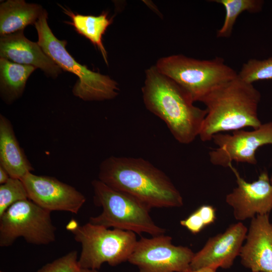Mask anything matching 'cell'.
<instances>
[{
	"label": "cell",
	"instance_id": "obj_8",
	"mask_svg": "<svg viewBox=\"0 0 272 272\" xmlns=\"http://www.w3.org/2000/svg\"><path fill=\"white\" fill-rule=\"evenodd\" d=\"M56 230L51 212L29 199L21 200L0 216V246H10L19 237L30 244L47 245L55 241Z\"/></svg>",
	"mask_w": 272,
	"mask_h": 272
},
{
	"label": "cell",
	"instance_id": "obj_16",
	"mask_svg": "<svg viewBox=\"0 0 272 272\" xmlns=\"http://www.w3.org/2000/svg\"><path fill=\"white\" fill-rule=\"evenodd\" d=\"M0 166L12 178L21 179L34 168L21 147L11 121L0 115Z\"/></svg>",
	"mask_w": 272,
	"mask_h": 272
},
{
	"label": "cell",
	"instance_id": "obj_7",
	"mask_svg": "<svg viewBox=\"0 0 272 272\" xmlns=\"http://www.w3.org/2000/svg\"><path fill=\"white\" fill-rule=\"evenodd\" d=\"M155 66L187 93L194 102H202L213 90L238 76L218 57L199 60L172 55L159 59Z\"/></svg>",
	"mask_w": 272,
	"mask_h": 272
},
{
	"label": "cell",
	"instance_id": "obj_14",
	"mask_svg": "<svg viewBox=\"0 0 272 272\" xmlns=\"http://www.w3.org/2000/svg\"><path fill=\"white\" fill-rule=\"evenodd\" d=\"M245 240L239 254L241 263L252 272H272V224L268 214L251 219Z\"/></svg>",
	"mask_w": 272,
	"mask_h": 272
},
{
	"label": "cell",
	"instance_id": "obj_28",
	"mask_svg": "<svg viewBox=\"0 0 272 272\" xmlns=\"http://www.w3.org/2000/svg\"><path fill=\"white\" fill-rule=\"evenodd\" d=\"M76 272H99L97 269L79 268Z\"/></svg>",
	"mask_w": 272,
	"mask_h": 272
},
{
	"label": "cell",
	"instance_id": "obj_25",
	"mask_svg": "<svg viewBox=\"0 0 272 272\" xmlns=\"http://www.w3.org/2000/svg\"><path fill=\"white\" fill-rule=\"evenodd\" d=\"M201 216L206 226L213 223L216 219V212L214 208L210 205H204L197 209Z\"/></svg>",
	"mask_w": 272,
	"mask_h": 272
},
{
	"label": "cell",
	"instance_id": "obj_17",
	"mask_svg": "<svg viewBox=\"0 0 272 272\" xmlns=\"http://www.w3.org/2000/svg\"><path fill=\"white\" fill-rule=\"evenodd\" d=\"M44 10L39 5L23 0H8L1 3V36L23 31L28 25H34Z\"/></svg>",
	"mask_w": 272,
	"mask_h": 272
},
{
	"label": "cell",
	"instance_id": "obj_27",
	"mask_svg": "<svg viewBox=\"0 0 272 272\" xmlns=\"http://www.w3.org/2000/svg\"><path fill=\"white\" fill-rule=\"evenodd\" d=\"M217 269L212 267H206L196 270H189L188 272H216Z\"/></svg>",
	"mask_w": 272,
	"mask_h": 272
},
{
	"label": "cell",
	"instance_id": "obj_6",
	"mask_svg": "<svg viewBox=\"0 0 272 272\" xmlns=\"http://www.w3.org/2000/svg\"><path fill=\"white\" fill-rule=\"evenodd\" d=\"M94 204L102 208L101 213L91 217L89 223L135 234L148 233L152 236L164 234L166 230L157 225L149 212L151 210L130 195L114 189L99 179L92 181Z\"/></svg>",
	"mask_w": 272,
	"mask_h": 272
},
{
	"label": "cell",
	"instance_id": "obj_1",
	"mask_svg": "<svg viewBox=\"0 0 272 272\" xmlns=\"http://www.w3.org/2000/svg\"><path fill=\"white\" fill-rule=\"evenodd\" d=\"M98 179L134 197L150 209L183 205L180 192L168 176L141 158L108 157L100 164Z\"/></svg>",
	"mask_w": 272,
	"mask_h": 272
},
{
	"label": "cell",
	"instance_id": "obj_2",
	"mask_svg": "<svg viewBox=\"0 0 272 272\" xmlns=\"http://www.w3.org/2000/svg\"><path fill=\"white\" fill-rule=\"evenodd\" d=\"M142 91L147 109L165 122L179 143L189 144L199 136L207 110L194 106L189 95L155 65L146 70Z\"/></svg>",
	"mask_w": 272,
	"mask_h": 272
},
{
	"label": "cell",
	"instance_id": "obj_22",
	"mask_svg": "<svg viewBox=\"0 0 272 272\" xmlns=\"http://www.w3.org/2000/svg\"><path fill=\"white\" fill-rule=\"evenodd\" d=\"M28 199V192L22 181L10 177L0 185V216L12 205Z\"/></svg>",
	"mask_w": 272,
	"mask_h": 272
},
{
	"label": "cell",
	"instance_id": "obj_10",
	"mask_svg": "<svg viewBox=\"0 0 272 272\" xmlns=\"http://www.w3.org/2000/svg\"><path fill=\"white\" fill-rule=\"evenodd\" d=\"M212 140L218 146L209 152V158L214 165L227 167L234 161L255 165L258 149L272 145V121L262 123L251 131L237 130L232 134L218 133Z\"/></svg>",
	"mask_w": 272,
	"mask_h": 272
},
{
	"label": "cell",
	"instance_id": "obj_18",
	"mask_svg": "<svg viewBox=\"0 0 272 272\" xmlns=\"http://www.w3.org/2000/svg\"><path fill=\"white\" fill-rule=\"evenodd\" d=\"M36 69L0 58L1 95L7 103H11L22 96L29 77Z\"/></svg>",
	"mask_w": 272,
	"mask_h": 272
},
{
	"label": "cell",
	"instance_id": "obj_20",
	"mask_svg": "<svg viewBox=\"0 0 272 272\" xmlns=\"http://www.w3.org/2000/svg\"><path fill=\"white\" fill-rule=\"evenodd\" d=\"M223 6L225 17L222 27L217 32L218 38H228L232 32L238 17L243 12L257 13L263 8L262 0H215L212 1Z\"/></svg>",
	"mask_w": 272,
	"mask_h": 272
},
{
	"label": "cell",
	"instance_id": "obj_4",
	"mask_svg": "<svg viewBox=\"0 0 272 272\" xmlns=\"http://www.w3.org/2000/svg\"><path fill=\"white\" fill-rule=\"evenodd\" d=\"M47 20V13L44 10L34 24L38 37L37 43L61 69L78 77L72 90L74 95L86 101L110 100L116 97L119 90L117 83L108 76L92 71L76 61L65 48L67 42L54 36Z\"/></svg>",
	"mask_w": 272,
	"mask_h": 272
},
{
	"label": "cell",
	"instance_id": "obj_11",
	"mask_svg": "<svg viewBox=\"0 0 272 272\" xmlns=\"http://www.w3.org/2000/svg\"><path fill=\"white\" fill-rule=\"evenodd\" d=\"M29 199L41 208L52 211L78 214L86 197L75 187L55 177L30 172L21 179Z\"/></svg>",
	"mask_w": 272,
	"mask_h": 272
},
{
	"label": "cell",
	"instance_id": "obj_19",
	"mask_svg": "<svg viewBox=\"0 0 272 272\" xmlns=\"http://www.w3.org/2000/svg\"><path fill=\"white\" fill-rule=\"evenodd\" d=\"M64 13L72 18V22L76 31L88 39L101 52L105 62L108 64L107 54L102 43V36L107 27L112 22L106 13L103 12L98 16L75 14L63 8Z\"/></svg>",
	"mask_w": 272,
	"mask_h": 272
},
{
	"label": "cell",
	"instance_id": "obj_12",
	"mask_svg": "<svg viewBox=\"0 0 272 272\" xmlns=\"http://www.w3.org/2000/svg\"><path fill=\"white\" fill-rule=\"evenodd\" d=\"M229 168L235 175L237 186L226 195V201L233 208L235 218L242 221L268 214L272 210V185L267 172H261L256 180L248 182L232 164Z\"/></svg>",
	"mask_w": 272,
	"mask_h": 272
},
{
	"label": "cell",
	"instance_id": "obj_29",
	"mask_svg": "<svg viewBox=\"0 0 272 272\" xmlns=\"http://www.w3.org/2000/svg\"><path fill=\"white\" fill-rule=\"evenodd\" d=\"M270 182H271V185H272V177H271V178L270 179Z\"/></svg>",
	"mask_w": 272,
	"mask_h": 272
},
{
	"label": "cell",
	"instance_id": "obj_23",
	"mask_svg": "<svg viewBox=\"0 0 272 272\" xmlns=\"http://www.w3.org/2000/svg\"><path fill=\"white\" fill-rule=\"evenodd\" d=\"M79 268L77 252L73 250L47 263L36 272H76Z\"/></svg>",
	"mask_w": 272,
	"mask_h": 272
},
{
	"label": "cell",
	"instance_id": "obj_21",
	"mask_svg": "<svg viewBox=\"0 0 272 272\" xmlns=\"http://www.w3.org/2000/svg\"><path fill=\"white\" fill-rule=\"evenodd\" d=\"M238 76L251 84L258 81L272 79V57L262 60L249 59L243 64Z\"/></svg>",
	"mask_w": 272,
	"mask_h": 272
},
{
	"label": "cell",
	"instance_id": "obj_13",
	"mask_svg": "<svg viewBox=\"0 0 272 272\" xmlns=\"http://www.w3.org/2000/svg\"><path fill=\"white\" fill-rule=\"evenodd\" d=\"M247 228L241 222L230 226L225 231L209 239L204 246L195 253L190 270L210 267L230 268L239 256Z\"/></svg>",
	"mask_w": 272,
	"mask_h": 272
},
{
	"label": "cell",
	"instance_id": "obj_3",
	"mask_svg": "<svg viewBox=\"0 0 272 272\" xmlns=\"http://www.w3.org/2000/svg\"><path fill=\"white\" fill-rule=\"evenodd\" d=\"M260 99L253 84L238 76L213 90L201 102L207 114L198 136L201 141H211L222 132L258 128L262 124L258 116Z\"/></svg>",
	"mask_w": 272,
	"mask_h": 272
},
{
	"label": "cell",
	"instance_id": "obj_30",
	"mask_svg": "<svg viewBox=\"0 0 272 272\" xmlns=\"http://www.w3.org/2000/svg\"><path fill=\"white\" fill-rule=\"evenodd\" d=\"M0 272H5V271H0Z\"/></svg>",
	"mask_w": 272,
	"mask_h": 272
},
{
	"label": "cell",
	"instance_id": "obj_5",
	"mask_svg": "<svg viewBox=\"0 0 272 272\" xmlns=\"http://www.w3.org/2000/svg\"><path fill=\"white\" fill-rule=\"evenodd\" d=\"M81 245L80 268L98 269L104 263L116 266L128 260L138 241L133 232L92 224L81 225L71 220L66 226Z\"/></svg>",
	"mask_w": 272,
	"mask_h": 272
},
{
	"label": "cell",
	"instance_id": "obj_26",
	"mask_svg": "<svg viewBox=\"0 0 272 272\" xmlns=\"http://www.w3.org/2000/svg\"><path fill=\"white\" fill-rule=\"evenodd\" d=\"M10 177L7 170L0 166V184H3L5 183Z\"/></svg>",
	"mask_w": 272,
	"mask_h": 272
},
{
	"label": "cell",
	"instance_id": "obj_9",
	"mask_svg": "<svg viewBox=\"0 0 272 272\" xmlns=\"http://www.w3.org/2000/svg\"><path fill=\"white\" fill-rule=\"evenodd\" d=\"M172 237L162 234L138 240L128 261L139 272H188L195 253L189 247L176 246Z\"/></svg>",
	"mask_w": 272,
	"mask_h": 272
},
{
	"label": "cell",
	"instance_id": "obj_24",
	"mask_svg": "<svg viewBox=\"0 0 272 272\" xmlns=\"http://www.w3.org/2000/svg\"><path fill=\"white\" fill-rule=\"evenodd\" d=\"M180 224L194 234L199 233L206 227L204 222L197 210L186 218L181 220Z\"/></svg>",
	"mask_w": 272,
	"mask_h": 272
},
{
	"label": "cell",
	"instance_id": "obj_15",
	"mask_svg": "<svg viewBox=\"0 0 272 272\" xmlns=\"http://www.w3.org/2000/svg\"><path fill=\"white\" fill-rule=\"evenodd\" d=\"M0 56L15 63L39 68L52 78L56 77L61 72L37 43L25 37L23 31L1 36Z\"/></svg>",
	"mask_w": 272,
	"mask_h": 272
}]
</instances>
